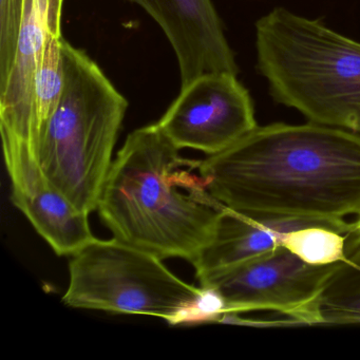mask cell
Masks as SVG:
<instances>
[{"label": "cell", "mask_w": 360, "mask_h": 360, "mask_svg": "<svg viewBox=\"0 0 360 360\" xmlns=\"http://www.w3.org/2000/svg\"><path fill=\"white\" fill-rule=\"evenodd\" d=\"M210 193L237 212L340 220L360 212V134L309 123L258 126L200 163Z\"/></svg>", "instance_id": "6da1fadb"}, {"label": "cell", "mask_w": 360, "mask_h": 360, "mask_svg": "<svg viewBox=\"0 0 360 360\" xmlns=\"http://www.w3.org/2000/svg\"><path fill=\"white\" fill-rule=\"evenodd\" d=\"M179 150L157 124L132 131L112 162L98 210L115 239L193 262L226 206L208 191L201 161Z\"/></svg>", "instance_id": "7a4b0ae2"}, {"label": "cell", "mask_w": 360, "mask_h": 360, "mask_svg": "<svg viewBox=\"0 0 360 360\" xmlns=\"http://www.w3.org/2000/svg\"><path fill=\"white\" fill-rule=\"evenodd\" d=\"M256 51L276 103L360 134V43L279 7L257 20Z\"/></svg>", "instance_id": "3957f363"}, {"label": "cell", "mask_w": 360, "mask_h": 360, "mask_svg": "<svg viewBox=\"0 0 360 360\" xmlns=\"http://www.w3.org/2000/svg\"><path fill=\"white\" fill-rule=\"evenodd\" d=\"M65 87L34 157L48 179L85 214L98 210L128 101L83 50L63 41Z\"/></svg>", "instance_id": "277c9868"}, {"label": "cell", "mask_w": 360, "mask_h": 360, "mask_svg": "<svg viewBox=\"0 0 360 360\" xmlns=\"http://www.w3.org/2000/svg\"><path fill=\"white\" fill-rule=\"evenodd\" d=\"M65 304L77 309L155 316L184 326L201 297L162 259L113 238L92 240L69 262Z\"/></svg>", "instance_id": "5b68a950"}, {"label": "cell", "mask_w": 360, "mask_h": 360, "mask_svg": "<svg viewBox=\"0 0 360 360\" xmlns=\"http://www.w3.org/2000/svg\"><path fill=\"white\" fill-rule=\"evenodd\" d=\"M339 263L305 262L284 246L236 266L197 277L225 303V314L273 311L288 324H303L309 305L319 296Z\"/></svg>", "instance_id": "8992f818"}, {"label": "cell", "mask_w": 360, "mask_h": 360, "mask_svg": "<svg viewBox=\"0 0 360 360\" xmlns=\"http://www.w3.org/2000/svg\"><path fill=\"white\" fill-rule=\"evenodd\" d=\"M158 127L178 148L222 153L258 127L248 90L231 72L206 73L181 87Z\"/></svg>", "instance_id": "52a82bcc"}, {"label": "cell", "mask_w": 360, "mask_h": 360, "mask_svg": "<svg viewBox=\"0 0 360 360\" xmlns=\"http://www.w3.org/2000/svg\"><path fill=\"white\" fill-rule=\"evenodd\" d=\"M3 138L6 167L12 182V202L58 256H72L96 239L89 214L75 204L44 174L29 147Z\"/></svg>", "instance_id": "ba28073f"}, {"label": "cell", "mask_w": 360, "mask_h": 360, "mask_svg": "<svg viewBox=\"0 0 360 360\" xmlns=\"http://www.w3.org/2000/svg\"><path fill=\"white\" fill-rule=\"evenodd\" d=\"M163 30L178 60L181 87L206 73H239L212 0H127Z\"/></svg>", "instance_id": "9c48e42d"}, {"label": "cell", "mask_w": 360, "mask_h": 360, "mask_svg": "<svg viewBox=\"0 0 360 360\" xmlns=\"http://www.w3.org/2000/svg\"><path fill=\"white\" fill-rule=\"evenodd\" d=\"M64 0H26L13 66L0 82V131L31 150L39 140L34 115V79L50 35H62Z\"/></svg>", "instance_id": "30bf717a"}, {"label": "cell", "mask_w": 360, "mask_h": 360, "mask_svg": "<svg viewBox=\"0 0 360 360\" xmlns=\"http://www.w3.org/2000/svg\"><path fill=\"white\" fill-rule=\"evenodd\" d=\"M307 226H324L351 235V223L326 219L290 218L273 214L237 212L225 207L221 212L214 235L193 259L197 277L229 269L269 254L283 246L290 231Z\"/></svg>", "instance_id": "8fae6325"}, {"label": "cell", "mask_w": 360, "mask_h": 360, "mask_svg": "<svg viewBox=\"0 0 360 360\" xmlns=\"http://www.w3.org/2000/svg\"><path fill=\"white\" fill-rule=\"evenodd\" d=\"M63 41L62 35L51 34L48 37L35 75L34 115L39 138L41 130L56 112L64 91Z\"/></svg>", "instance_id": "7c38bea8"}, {"label": "cell", "mask_w": 360, "mask_h": 360, "mask_svg": "<svg viewBox=\"0 0 360 360\" xmlns=\"http://www.w3.org/2000/svg\"><path fill=\"white\" fill-rule=\"evenodd\" d=\"M349 236L328 227L307 226L290 231L283 246L311 264H334L347 259Z\"/></svg>", "instance_id": "4fadbf2b"}, {"label": "cell", "mask_w": 360, "mask_h": 360, "mask_svg": "<svg viewBox=\"0 0 360 360\" xmlns=\"http://www.w3.org/2000/svg\"><path fill=\"white\" fill-rule=\"evenodd\" d=\"M26 0H0V82L9 75L24 22Z\"/></svg>", "instance_id": "5bb4252c"}, {"label": "cell", "mask_w": 360, "mask_h": 360, "mask_svg": "<svg viewBox=\"0 0 360 360\" xmlns=\"http://www.w3.org/2000/svg\"><path fill=\"white\" fill-rule=\"evenodd\" d=\"M352 225V233L355 236L356 239L360 242V212L359 217L355 222L351 223Z\"/></svg>", "instance_id": "9a60e30c"}]
</instances>
